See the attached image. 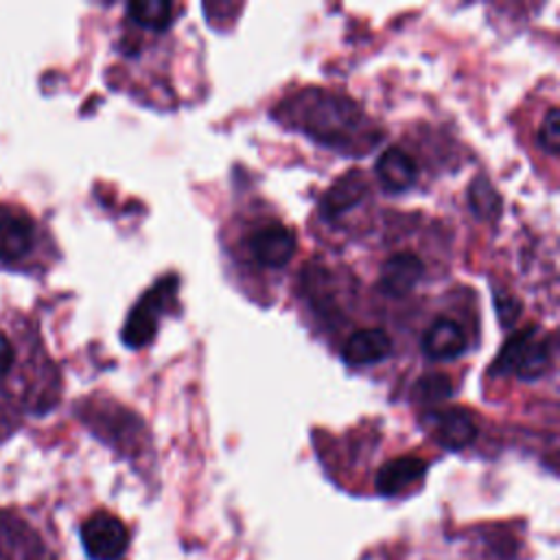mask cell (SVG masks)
<instances>
[{
	"label": "cell",
	"instance_id": "6da1fadb",
	"mask_svg": "<svg viewBox=\"0 0 560 560\" xmlns=\"http://www.w3.org/2000/svg\"><path fill=\"white\" fill-rule=\"evenodd\" d=\"M357 120L359 109L352 101L324 92H313V101L306 103L302 112V127L326 144L348 140Z\"/></svg>",
	"mask_w": 560,
	"mask_h": 560
},
{
	"label": "cell",
	"instance_id": "7a4b0ae2",
	"mask_svg": "<svg viewBox=\"0 0 560 560\" xmlns=\"http://www.w3.org/2000/svg\"><path fill=\"white\" fill-rule=\"evenodd\" d=\"M42 243L37 221L18 206L0 203V267L26 269Z\"/></svg>",
	"mask_w": 560,
	"mask_h": 560
},
{
	"label": "cell",
	"instance_id": "3957f363",
	"mask_svg": "<svg viewBox=\"0 0 560 560\" xmlns=\"http://www.w3.org/2000/svg\"><path fill=\"white\" fill-rule=\"evenodd\" d=\"M549 357H551L549 343L545 339H538L536 326H529L527 330L512 335L503 343L501 352L490 365V374L514 372L523 381H534L545 374L549 365Z\"/></svg>",
	"mask_w": 560,
	"mask_h": 560
},
{
	"label": "cell",
	"instance_id": "277c9868",
	"mask_svg": "<svg viewBox=\"0 0 560 560\" xmlns=\"http://www.w3.org/2000/svg\"><path fill=\"white\" fill-rule=\"evenodd\" d=\"M0 560H55L39 529L18 508H0Z\"/></svg>",
	"mask_w": 560,
	"mask_h": 560
},
{
	"label": "cell",
	"instance_id": "5b68a950",
	"mask_svg": "<svg viewBox=\"0 0 560 560\" xmlns=\"http://www.w3.org/2000/svg\"><path fill=\"white\" fill-rule=\"evenodd\" d=\"M175 289H177V278H166L162 282H158L155 287H151L138 300V304L131 308L127 324L122 328V339L129 348H142L153 341V337L158 332L160 311H162L164 302L173 295Z\"/></svg>",
	"mask_w": 560,
	"mask_h": 560
},
{
	"label": "cell",
	"instance_id": "8992f818",
	"mask_svg": "<svg viewBox=\"0 0 560 560\" xmlns=\"http://www.w3.org/2000/svg\"><path fill=\"white\" fill-rule=\"evenodd\" d=\"M81 545L92 560H118L129 547V532L118 516L94 512L81 523Z\"/></svg>",
	"mask_w": 560,
	"mask_h": 560
},
{
	"label": "cell",
	"instance_id": "52a82bcc",
	"mask_svg": "<svg viewBox=\"0 0 560 560\" xmlns=\"http://www.w3.org/2000/svg\"><path fill=\"white\" fill-rule=\"evenodd\" d=\"M247 249L258 265L280 269L295 254V234L282 223H267L249 234Z\"/></svg>",
	"mask_w": 560,
	"mask_h": 560
},
{
	"label": "cell",
	"instance_id": "ba28073f",
	"mask_svg": "<svg viewBox=\"0 0 560 560\" xmlns=\"http://www.w3.org/2000/svg\"><path fill=\"white\" fill-rule=\"evenodd\" d=\"M429 429L440 446L448 451H462L477 438V422L464 407H448L427 416Z\"/></svg>",
	"mask_w": 560,
	"mask_h": 560
},
{
	"label": "cell",
	"instance_id": "9c48e42d",
	"mask_svg": "<svg viewBox=\"0 0 560 560\" xmlns=\"http://www.w3.org/2000/svg\"><path fill=\"white\" fill-rule=\"evenodd\" d=\"M424 276V262L413 252L392 254L378 273V289L389 298L407 295Z\"/></svg>",
	"mask_w": 560,
	"mask_h": 560
},
{
	"label": "cell",
	"instance_id": "30bf717a",
	"mask_svg": "<svg viewBox=\"0 0 560 560\" xmlns=\"http://www.w3.org/2000/svg\"><path fill=\"white\" fill-rule=\"evenodd\" d=\"M427 472V462L416 455H400L385 462L374 479L376 492L383 497H398L418 483Z\"/></svg>",
	"mask_w": 560,
	"mask_h": 560
},
{
	"label": "cell",
	"instance_id": "8fae6325",
	"mask_svg": "<svg viewBox=\"0 0 560 560\" xmlns=\"http://www.w3.org/2000/svg\"><path fill=\"white\" fill-rule=\"evenodd\" d=\"M368 195V179L359 168L343 173L332 186L324 192L319 201V212L324 219H339L343 212L361 203Z\"/></svg>",
	"mask_w": 560,
	"mask_h": 560
},
{
	"label": "cell",
	"instance_id": "7c38bea8",
	"mask_svg": "<svg viewBox=\"0 0 560 560\" xmlns=\"http://www.w3.org/2000/svg\"><path fill=\"white\" fill-rule=\"evenodd\" d=\"M422 352L431 359V361H451L455 357H459L466 346V332L464 328L448 319V317H438L422 335Z\"/></svg>",
	"mask_w": 560,
	"mask_h": 560
},
{
	"label": "cell",
	"instance_id": "4fadbf2b",
	"mask_svg": "<svg viewBox=\"0 0 560 560\" xmlns=\"http://www.w3.org/2000/svg\"><path fill=\"white\" fill-rule=\"evenodd\" d=\"M392 352V337L383 328H361L354 330L343 348H341V359L348 365H372L383 361Z\"/></svg>",
	"mask_w": 560,
	"mask_h": 560
},
{
	"label": "cell",
	"instance_id": "5bb4252c",
	"mask_svg": "<svg viewBox=\"0 0 560 560\" xmlns=\"http://www.w3.org/2000/svg\"><path fill=\"white\" fill-rule=\"evenodd\" d=\"M376 177L381 186L389 192H402L413 186L418 177L416 162L400 147H387L376 160Z\"/></svg>",
	"mask_w": 560,
	"mask_h": 560
},
{
	"label": "cell",
	"instance_id": "9a60e30c",
	"mask_svg": "<svg viewBox=\"0 0 560 560\" xmlns=\"http://www.w3.org/2000/svg\"><path fill=\"white\" fill-rule=\"evenodd\" d=\"M127 15L142 28L164 31L173 22V4L168 0H133L127 4Z\"/></svg>",
	"mask_w": 560,
	"mask_h": 560
},
{
	"label": "cell",
	"instance_id": "2e32d148",
	"mask_svg": "<svg viewBox=\"0 0 560 560\" xmlns=\"http://www.w3.org/2000/svg\"><path fill=\"white\" fill-rule=\"evenodd\" d=\"M468 206L479 219L490 221L501 214L503 201H501V195L494 190V186L486 177H475L468 186Z\"/></svg>",
	"mask_w": 560,
	"mask_h": 560
},
{
	"label": "cell",
	"instance_id": "e0dca14e",
	"mask_svg": "<svg viewBox=\"0 0 560 560\" xmlns=\"http://www.w3.org/2000/svg\"><path fill=\"white\" fill-rule=\"evenodd\" d=\"M451 394H453V381L442 372H431L420 376L411 389L413 402H420V405L442 402L451 398Z\"/></svg>",
	"mask_w": 560,
	"mask_h": 560
},
{
	"label": "cell",
	"instance_id": "ac0fdd59",
	"mask_svg": "<svg viewBox=\"0 0 560 560\" xmlns=\"http://www.w3.org/2000/svg\"><path fill=\"white\" fill-rule=\"evenodd\" d=\"M18 363H20L18 339H13L11 332L0 328V392L18 374Z\"/></svg>",
	"mask_w": 560,
	"mask_h": 560
},
{
	"label": "cell",
	"instance_id": "d6986e66",
	"mask_svg": "<svg viewBox=\"0 0 560 560\" xmlns=\"http://www.w3.org/2000/svg\"><path fill=\"white\" fill-rule=\"evenodd\" d=\"M536 140L549 155H558V151H560V112H558V107H549V112L545 114V118L536 131Z\"/></svg>",
	"mask_w": 560,
	"mask_h": 560
}]
</instances>
